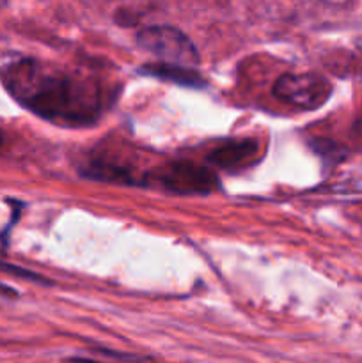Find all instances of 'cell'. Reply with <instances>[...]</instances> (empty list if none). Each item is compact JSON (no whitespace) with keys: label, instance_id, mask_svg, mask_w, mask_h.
Wrapping results in <instances>:
<instances>
[{"label":"cell","instance_id":"obj_7","mask_svg":"<svg viewBox=\"0 0 362 363\" xmlns=\"http://www.w3.org/2000/svg\"><path fill=\"white\" fill-rule=\"evenodd\" d=\"M7 4V0H0V7H4Z\"/></svg>","mask_w":362,"mask_h":363},{"label":"cell","instance_id":"obj_1","mask_svg":"<svg viewBox=\"0 0 362 363\" xmlns=\"http://www.w3.org/2000/svg\"><path fill=\"white\" fill-rule=\"evenodd\" d=\"M6 91L35 116L64 126L98 119L102 92L96 82L32 57H13L0 66Z\"/></svg>","mask_w":362,"mask_h":363},{"label":"cell","instance_id":"obj_2","mask_svg":"<svg viewBox=\"0 0 362 363\" xmlns=\"http://www.w3.org/2000/svg\"><path fill=\"white\" fill-rule=\"evenodd\" d=\"M137 43L142 50L155 55L167 66L194 69L199 64V53L187 34L174 27L158 25L138 32Z\"/></svg>","mask_w":362,"mask_h":363},{"label":"cell","instance_id":"obj_3","mask_svg":"<svg viewBox=\"0 0 362 363\" xmlns=\"http://www.w3.org/2000/svg\"><path fill=\"white\" fill-rule=\"evenodd\" d=\"M273 94L287 105L316 110L329 101L332 84L318 73H286L273 84Z\"/></svg>","mask_w":362,"mask_h":363},{"label":"cell","instance_id":"obj_4","mask_svg":"<svg viewBox=\"0 0 362 363\" xmlns=\"http://www.w3.org/2000/svg\"><path fill=\"white\" fill-rule=\"evenodd\" d=\"M156 183L176 194H208L216 186V176L208 167L192 162H174L153 172Z\"/></svg>","mask_w":362,"mask_h":363},{"label":"cell","instance_id":"obj_9","mask_svg":"<svg viewBox=\"0 0 362 363\" xmlns=\"http://www.w3.org/2000/svg\"><path fill=\"white\" fill-rule=\"evenodd\" d=\"M361 124H362V121H361Z\"/></svg>","mask_w":362,"mask_h":363},{"label":"cell","instance_id":"obj_6","mask_svg":"<svg viewBox=\"0 0 362 363\" xmlns=\"http://www.w3.org/2000/svg\"><path fill=\"white\" fill-rule=\"evenodd\" d=\"M2 144H4V133L2 130H0V147H2Z\"/></svg>","mask_w":362,"mask_h":363},{"label":"cell","instance_id":"obj_8","mask_svg":"<svg viewBox=\"0 0 362 363\" xmlns=\"http://www.w3.org/2000/svg\"><path fill=\"white\" fill-rule=\"evenodd\" d=\"M357 45H358V48H361V52H362V39H361V41L357 43Z\"/></svg>","mask_w":362,"mask_h":363},{"label":"cell","instance_id":"obj_5","mask_svg":"<svg viewBox=\"0 0 362 363\" xmlns=\"http://www.w3.org/2000/svg\"><path fill=\"white\" fill-rule=\"evenodd\" d=\"M256 151H258V145L252 140L227 142V144H224L222 147H219L209 156V162L219 167H224V169H231V167H236L238 163L247 162Z\"/></svg>","mask_w":362,"mask_h":363}]
</instances>
